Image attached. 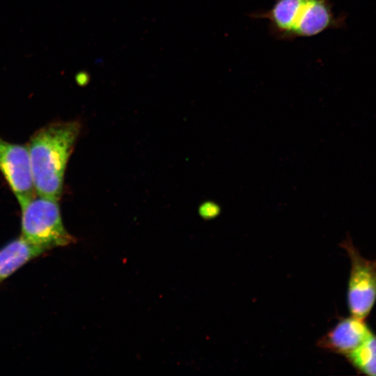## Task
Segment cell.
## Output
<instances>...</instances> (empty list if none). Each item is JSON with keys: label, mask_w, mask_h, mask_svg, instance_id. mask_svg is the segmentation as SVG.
Listing matches in <instances>:
<instances>
[{"label": "cell", "mask_w": 376, "mask_h": 376, "mask_svg": "<svg viewBox=\"0 0 376 376\" xmlns=\"http://www.w3.org/2000/svg\"><path fill=\"white\" fill-rule=\"evenodd\" d=\"M350 260L347 304L352 316L364 320L376 299V260L363 258L350 237L341 244Z\"/></svg>", "instance_id": "277c9868"}, {"label": "cell", "mask_w": 376, "mask_h": 376, "mask_svg": "<svg viewBox=\"0 0 376 376\" xmlns=\"http://www.w3.org/2000/svg\"><path fill=\"white\" fill-rule=\"evenodd\" d=\"M249 15L267 20L272 37L285 41L313 37L345 26V15H335L331 0H274L268 9Z\"/></svg>", "instance_id": "7a4b0ae2"}, {"label": "cell", "mask_w": 376, "mask_h": 376, "mask_svg": "<svg viewBox=\"0 0 376 376\" xmlns=\"http://www.w3.org/2000/svg\"><path fill=\"white\" fill-rule=\"evenodd\" d=\"M45 251V249L29 242L22 236L6 244L0 250V282Z\"/></svg>", "instance_id": "52a82bcc"}, {"label": "cell", "mask_w": 376, "mask_h": 376, "mask_svg": "<svg viewBox=\"0 0 376 376\" xmlns=\"http://www.w3.org/2000/svg\"><path fill=\"white\" fill-rule=\"evenodd\" d=\"M0 171L20 206L36 194L27 146L10 143L0 136Z\"/></svg>", "instance_id": "5b68a950"}, {"label": "cell", "mask_w": 376, "mask_h": 376, "mask_svg": "<svg viewBox=\"0 0 376 376\" xmlns=\"http://www.w3.org/2000/svg\"><path fill=\"white\" fill-rule=\"evenodd\" d=\"M78 120L58 121L36 131L26 145L36 194L58 200L68 161L80 133Z\"/></svg>", "instance_id": "6da1fadb"}, {"label": "cell", "mask_w": 376, "mask_h": 376, "mask_svg": "<svg viewBox=\"0 0 376 376\" xmlns=\"http://www.w3.org/2000/svg\"><path fill=\"white\" fill-rule=\"evenodd\" d=\"M358 370L376 376V336L372 334L361 345L346 355Z\"/></svg>", "instance_id": "ba28073f"}, {"label": "cell", "mask_w": 376, "mask_h": 376, "mask_svg": "<svg viewBox=\"0 0 376 376\" xmlns=\"http://www.w3.org/2000/svg\"><path fill=\"white\" fill-rule=\"evenodd\" d=\"M363 320L352 317L338 322L318 342V345L346 356L361 345L371 335Z\"/></svg>", "instance_id": "8992f818"}, {"label": "cell", "mask_w": 376, "mask_h": 376, "mask_svg": "<svg viewBox=\"0 0 376 376\" xmlns=\"http://www.w3.org/2000/svg\"><path fill=\"white\" fill-rule=\"evenodd\" d=\"M20 207L21 236L29 242L47 251L75 242L64 227L58 200L37 194Z\"/></svg>", "instance_id": "3957f363"}]
</instances>
